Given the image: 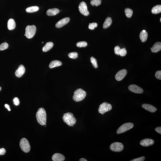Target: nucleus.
Listing matches in <instances>:
<instances>
[{
	"instance_id": "obj_1",
	"label": "nucleus",
	"mask_w": 161,
	"mask_h": 161,
	"mask_svg": "<svg viewBox=\"0 0 161 161\" xmlns=\"http://www.w3.org/2000/svg\"><path fill=\"white\" fill-rule=\"evenodd\" d=\"M38 122L42 126L46 125L47 121V115L46 111L43 108H39L36 115Z\"/></svg>"
},
{
	"instance_id": "obj_2",
	"label": "nucleus",
	"mask_w": 161,
	"mask_h": 161,
	"mask_svg": "<svg viewBox=\"0 0 161 161\" xmlns=\"http://www.w3.org/2000/svg\"><path fill=\"white\" fill-rule=\"evenodd\" d=\"M63 119L64 122L70 126H73L76 122V120L73 114L71 113H64Z\"/></svg>"
},
{
	"instance_id": "obj_3",
	"label": "nucleus",
	"mask_w": 161,
	"mask_h": 161,
	"mask_svg": "<svg viewBox=\"0 0 161 161\" xmlns=\"http://www.w3.org/2000/svg\"><path fill=\"white\" fill-rule=\"evenodd\" d=\"M86 95V92L83 89L79 88L74 92L72 98L76 102H79L83 100Z\"/></svg>"
},
{
	"instance_id": "obj_4",
	"label": "nucleus",
	"mask_w": 161,
	"mask_h": 161,
	"mask_svg": "<svg viewBox=\"0 0 161 161\" xmlns=\"http://www.w3.org/2000/svg\"><path fill=\"white\" fill-rule=\"evenodd\" d=\"M19 145L22 151L26 153H28L31 149L29 143L27 139L22 138L20 142Z\"/></svg>"
},
{
	"instance_id": "obj_5",
	"label": "nucleus",
	"mask_w": 161,
	"mask_h": 161,
	"mask_svg": "<svg viewBox=\"0 0 161 161\" xmlns=\"http://www.w3.org/2000/svg\"><path fill=\"white\" fill-rule=\"evenodd\" d=\"M134 124L132 123H126L122 125L117 131V134L123 133L130 130L134 127Z\"/></svg>"
},
{
	"instance_id": "obj_6",
	"label": "nucleus",
	"mask_w": 161,
	"mask_h": 161,
	"mask_svg": "<svg viewBox=\"0 0 161 161\" xmlns=\"http://www.w3.org/2000/svg\"><path fill=\"white\" fill-rule=\"evenodd\" d=\"M36 27L34 25L28 26L26 29V35L27 38L31 39L33 37L36 32Z\"/></svg>"
},
{
	"instance_id": "obj_7",
	"label": "nucleus",
	"mask_w": 161,
	"mask_h": 161,
	"mask_svg": "<svg viewBox=\"0 0 161 161\" xmlns=\"http://www.w3.org/2000/svg\"><path fill=\"white\" fill-rule=\"evenodd\" d=\"M112 109L111 105L108 103L105 102L100 105L98 111L100 113L104 115L106 112L111 110Z\"/></svg>"
},
{
	"instance_id": "obj_8",
	"label": "nucleus",
	"mask_w": 161,
	"mask_h": 161,
	"mask_svg": "<svg viewBox=\"0 0 161 161\" xmlns=\"http://www.w3.org/2000/svg\"><path fill=\"white\" fill-rule=\"evenodd\" d=\"M109 148L112 151L120 152L123 150L124 146L123 144L121 143L116 142L112 143Z\"/></svg>"
},
{
	"instance_id": "obj_9",
	"label": "nucleus",
	"mask_w": 161,
	"mask_h": 161,
	"mask_svg": "<svg viewBox=\"0 0 161 161\" xmlns=\"http://www.w3.org/2000/svg\"><path fill=\"white\" fill-rule=\"evenodd\" d=\"M79 11L84 16H88L89 13L88 10V8L85 2H82L80 4L79 7Z\"/></svg>"
},
{
	"instance_id": "obj_10",
	"label": "nucleus",
	"mask_w": 161,
	"mask_h": 161,
	"mask_svg": "<svg viewBox=\"0 0 161 161\" xmlns=\"http://www.w3.org/2000/svg\"><path fill=\"white\" fill-rule=\"evenodd\" d=\"M127 74V71L125 69L121 70L117 72L115 79L117 81H120L123 80Z\"/></svg>"
},
{
	"instance_id": "obj_11",
	"label": "nucleus",
	"mask_w": 161,
	"mask_h": 161,
	"mask_svg": "<svg viewBox=\"0 0 161 161\" xmlns=\"http://www.w3.org/2000/svg\"><path fill=\"white\" fill-rule=\"evenodd\" d=\"M128 89L134 93L141 94L143 92V89L142 88L134 84H132L129 86Z\"/></svg>"
},
{
	"instance_id": "obj_12",
	"label": "nucleus",
	"mask_w": 161,
	"mask_h": 161,
	"mask_svg": "<svg viewBox=\"0 0 161 161\" xmlns=\"http://www.w3.org/2000/svg\"><path fill=\"white\" fill-rule=\"evenodd\" d=\"M154 141L153 140L150 138H145L141 141L140 144L143 146H149L154 144Z\"/></svg>"
},
{
	"instance_id": "obj_13",
	"label": "nucleus",
	"mask_w": 161,
	"mask_h": 161,
	"mask_svg": "<svg viewBox=\"0 0 161 161\" xmlns=\"http://www.w3.org/2000/svg\"><path fill=\"white\" fill-rule=\"evenodd\" d=\"M70 19L69 18H66L61 20L58 22L56 25V27L57 28H60L68 24L70 21Z\"/></svg>"
},
{
	"instance_id": "obj_14",
	"label": "nucleus",
	"mask_w": 161,
	"mask_h": 161,
	"mask_svg": "<svg viewBox=\"0 0 161 161\" xmlns=\"http://www.w3.org/2000/svg\"><path fill=\"white\" fill-rule=\"evenodd\" d=\"M25 68L23 65H20L19 66L18 69L16 71L15 75L17 77L20 78L22 77L25 73Z\"/></svg>"
},
{
	"instance_id": "obj_15",
	"label": "nucleus",
	"mask_w": 161,
	"mask_h": 161,
	"mask_svg": "<svg viewBox=\"0 0 161 161\" xmlns=\"http://www.w3.org/2000/svg\"><path fill=\"white\" fill-rule=\"evenodd\" d=\"M142 107L146 110L151 113H154L156 111L157 109L153 105L148 104H143L142 106Z\"/></svg>"
},
{
	"instance_id": "obj_16",
	"label": "nucleus",
	"mask_w": 161,
	"mask_h": 161,
	"mask_svg": "<svg viewBox=\"0 0 161 161\" xmlns=\"http://www.w3.org/2000/svg\"><path fill=\"white\" fill-rule=\"evenodd\" d=\"M52 159L54 161H63L64 160L65 158L62 154L56 153L53 155Z\"/></svg>"
},
{
	"instance_id": "obj_17",
	"label": "nucleus",
	"mask_w": 161,
	"mask_h": 161,
	"mask_svg": "<svg viewBox=\"0 0 161 161\" xmlns=\"http://www.w3.org/2000/svg\"><path fill=\"white\" fill-rule=\"evenodd\" d=\"M152 52L156 53L161 50V43L160 42H156L153 46L152 47L150 48Z\"/></svg>"
},
{
	"instance_id": "obj_18",
	"label": "nucleus",
	"mask_w": 161,
	"mask_h": 161,
	"mask_svg": "<svg viewBox=\"0 0 161 161\" xmlns=\"http://www.w3.org/2000/svg\"><path fill=\"white\" fill-rule=\"evenodd\" d=\"M59 10L57 8L50 9L47 10V14L49 16H53L56 15L59 13Z\"/></svg>"
},
{
	"instance_id": "obj_19",
	"label": "nucleus",
	"mask_w": 161,
	"mask_h": 161,
	"mask_svg": "<svg viewBox=\"0 0 161 161\" xmlns=\"http://www.w3.org/2000/svg\"><path fill=\"white\" fill-rule=\"evenodd\" d=\"M16 26V23L14 19H10L8 22V28L10 30H14Z\"/></svg>"
},
{
	"instance_id": "obj_20",
	"label": "nucleus",
	"mask_w": 161,
	"mask_h": 161,
	"mask_svg": "<svg viewBox=\"0 0 161 161\" xmlns=\"http://www.w3.org/2000/svg\"><path fill=\"white\" fill-rule=\"evenodd\" d=\"M62 62L58 60L53 61L50 63L49 67L50 68H53L55 67L59 66L62 65Z\"/></svg>"
},
{
	"instance_id": "obj_21",
	"label": "nucleus",
	"mask_w": 161,
	"mask_h": 161,
	"mask_svg": "<svg viewBox=\"0 0 161 161\" xmlns=\"http://www.w3.org/2000/svg\"><path fill=\"white\" fill-rule=\"evenodd\" d=\"M54 46V43L52 42H48L44 47H43V52H46L52 48Z\"/></svg>"
},
{
	"instance_id": "obj_22",
	"label": "nucleus",
	"mask_w": 161,
	"mask_h": 161,
	"mask_svg": "<svg viewBox=\"0 0 161 161\" xmlns=\"http://www.w3.org/2000/svg\"><path fill=\"white\" fill-rule=\"evenodd\" d=\"M112 22V20L111 18L110 17H107L104 22L103 25V27L105 29L108 28L111 25Z\"/></svg>"
},
{
	"instance_id": "obj_23",
	"label": "nucleus",
	"mask_w": 161,
	"mask_h": 161,
	"mask_svg": "<svg viewBox=\"0 0 161 161\" xmlns=\"http://www.w3.org/2000/svg\"><path fill=\"white\" fill-rule=\"evenodd\" d=\"M148 36V34L146 32H143L142 31L140 34V38L142 42H145L147 40Z\"/></svg>"
},
{
	"instance_id": "obj_24",
	"label": "nucleus",
	"mask_w": 161,
	"mask_h": 161,
	"mask_svg": "<svg viewBox=\"0 0 161 161\" xmlns=\"http://www.w3.org/2000/svg\"><path fill=\"white\" fill-rule=\"evenodd\" d=\"M161 12V6L157 5L154 7L152 10V12L153 14H157Z\"/></svg>"
},
{
	"instance_id": "obj_25",
	"label": "nucleus",
	"mask_w": 161,
	"mask_h": 161,
	"mask_svg": "<svg viewBox=\"0 0 161 161\" xmlns=\"http://www.w3.org/2000/svg\"><path fill=\"white\" fill-rule=\"evenodd\" d=\"M39 8L37 6H34L28 7L26 9V11L27 13H34L37 11L39 10Z\"/></svg>"
},
{
	"instance_id": "obj_26",
	"label": "nucleus",
	"mask_w": 161,
	"mask_h": 161,
	"mask_svg": "<svg viewBox=\"0 0 161 161\" xmlns=\"http://www.w3.org/2000/svg\"><path fill=\"white\" fill-rule=\"evenodd\" d=\"M125 14L128 18H130L133 14V10L129 8H126L125 10Z\"/></svg>"
},
{
	"instance_id": "obj_27",
	"label": "nucleus",
	"mask_w": 161,
	"mask_h": 161,
	"mask_svg": "<svg viewBox=\"0 0 161 161\" xmlns=\"http://www.w3.org/2000/svg\"><path fill=\"white\" fill-rule=\"evenodd\" d=\"M101 0H92L90 4L92 6H98L101 4Z\"/></svg>"
},
{
	"instance_id": "obj_28",
	"label": "nucleus",
	"mask_w": 161,
	"mask_h": 161,
	"mask_svg": "<svg viewBox=\"0 0 161 161\" xmlns=\"http://www.w3.org/2000/svg\"><path fill=\"white\" fill-rule=\"evenodd\" d=\"M90 61L91 63L93 64V65L95 68H98L97 60L95 58L93 57H91L90 58Z\"/></svg>"
},
{
	"instance_id": "obj_29",
	"label": "nucleus",
	"mask_w": 161,
	"mask_h": 161,
	"mask_svg": "<svg viewBox=\"0 0 161 161\" xmlns=\"http://www.w3.org/2000/svg\"><path fill=\"white\" fill-rule=\"evenodd\" d=\"M88 45V43L85 41L78 42L76 44V46L79 47H85Z\"/></svg>"
},
{
	"instance_id": "obj_30",
	"label": "nucleus",
	"mask_w": 161,
	"mask_h": 161,
	"mask_svg": "<svg viewBox=\"0 0 161 161\" xmlns=\"http://www.w3.org/2000/svg\"><path fill=\"white\" fill-rule=\"evenodd\" d=\"M68 56L71 59H76L78 57V54L76 52L70 53L68 54Z\"/></svg>"
},
{
	"instance_id": "obj_31",
	"label": "nucleus",
	"mask_w": 161,
	"mask_h": 161,
	"mask_svg": "<svg viewBox=\"0 0 161 161\" xmlns=\"http://www.w3.org/2000/svg\"><path fill=\"white\" fill-rule=\"evenodd\" d=\"M9 47V45L7 43H4L0 45V51H3L6 50Z\"/></svg>"
},
{
	"instance_id": "obj_32",
	"label": "nucleus",
	"mask_w": 161,
	"mask_h": 161,
	"mask_svg": "<svg viewBox=\"0 0 161 161\" xmlns=\"http://www.w3.org/2000/svg\"><path fill=\"white\" fill-rule=\"evenodd\" d=\"M98 26V24L95 22H93L92 23H89V25L88 26V28L89 29L93 30L95 28L97 27Z\"/></svg>"
},
{
	"instance_id": "obj_33",
	"label": "nucleus",
	"mask_w": 161,
	"mask_h": 161,
	"mask_svg": "<svg viewBox=\"0 0 161 161\" xmlns=\"http://www.w3.org/2000/svg\"><path fill=\"white\" fill-rule=\"evenodd\" d=\"M126 54H127V51H126V48H124L121 49L120 52V55L121 56H126Z\"/></svg>"
},
{
	"instance_id": "obj_34",
	"label": "nucleus",
	"mask_w": 161,
	"mask_h": 161,
	"mask_svg": "<svg viewBox=\"0 0 161 161\" xmlns=\"http://www.w3.org/2000/svg\"><path fill=\"white\" fill-rule=\"evenodd\" d=\"M121 49L119 46H116L114 48V52L116 54L119 55Z\"/></svg>"
},
{
	"instance_id": "obj_35",
	"label": "nucleus",
	"mask_w": 161,
	"mask_h": 161,
	"mask_svg": "<svg viewBox=\"0 0 161 161\" xmlns=\"http://www.w3.org/2000/svg\"><path fill=\"white\" fill-rule=\"evenodd\" d=\"M155 76V77L157 79H158V80H161V71H157V72H156Z\"/></svg>"
},
{
	"instance_id": "obj_36",
	"label": "nucleus",
	"mask_w": 161,
	"mask_h": 161,
	"mask_svg": "<svg viewBox=\"0 0 161 161\" xmlns=\"http://www.w3.org/2000/svg\"><path fill=\"white\" fill-rule=\"evenodd\" d=\"M145 159V158L144 156H142L141 157L135 158L134 159L130 161H143Z\"/></svg>"
},
{
	"instance_id": "obj_37",
	"label": "nucleus",
	"mask_w": 161,
	"mask_h": 161,
	"mask_svg": "<svg viewBox=\"0 0 161 161\" xmlns=\"http://www.w3.org/2000/svg\"><path fill=\"white\" fill-rule=\"evenodd\" d=\"M13 102L14 105L16 106H18L19 105L20 101L19 98L17 97H15L13 99Z\"/></svg>"
},
{
	"instance_id": "obj_38",
	"label": "nucleus",
	"mask_w": 161,
	"mask_h": 161,
	"mask_svg": "<svg viewBox=\"0 0 161 161\" xmlns=\"http://www.w3.org/2000/svg\"><path fill=\"white\" fill-rule=\"evenodd\" d=\"M6 152V150L4 148L0 149V155H4Z\"/></svg>"
},
{
	"instance_id": "obj_39",
	"label": "nucleus",
	"mask_w": 161,
	"mask_h": 161,
	"mask_svg": "<svg viewBox=\"0 0 161 161\" xmlns=\"http://www.w3.org/2000/svg\"><path fill=\"white\" fill-rule=\"evenodd\" d=\"M156 131L159 134H161V127L159 126L156 128L155 129Z\"/></svg>"
},
{
	"instance_id": "obj_40",
	"label": "nucleus",
	"mask_w": 161,
	"mask_h": 161,
	"mask_svg": "<svg viewBox=\"0 0 161 161\" xmlns=\"http://www.w3.org/2000/svg\"><path fill=\"white\" fill-rule=\"evenodd\" d=\"M5 107L6 108H7L8 109V110L9 111H10V109L9 107V106L8 105H7V104H5Z\"/></svg>"
},
{
	"instance_id": "obj_41",
	"label": "nucleus",
	"mask_w": 161,
	"mask_h": 161,
	"mask_svg": "<svg viewBox=\"0 0 161 161\" xmlns=\"http://www.w3.org/2000/svg\"><path fill=\"white\" fill-rule=\"evenodd\" d=\"M80 161H87V160L86 159H85V158H81V159H80Z\"/></svg>"
},
{
	"instance_id": "obj_42",
	"label": "nucleus",
	"mask_w": 161,
	"mask_h": 161,
	"mask_svg": "<svg viewBox=\"0 0 161 161\" xmlns=\"http://www.w3.org/2000/svg\"><path fill=\"white\" fill-rule=\"evenodd\" d=\"M142 31L143 32H145L146 31L145 30H143V31Z\"/></svg>"
},
{
	"instance_id": "obj_43",
	"label": "nucleus",
	"mask_w": 161,
	"mask_h": 161,
	"mask_svg": "<svg viewBox=\"0 0 161 161\" xmlns=\"http://www.w3.org/2000/svg\"><path fill=\"white\" fill-rule=\"evenodd\" d=\"M1 89H2V88H1V87H0V91L1 90Z\"/></svg>"
},
{
	"instance_id": "obj_44",
	"label": "nucleus",
	"mask_w": 161,
	"mask_h": 161,
	"mask_svg": "<svg viewBox=\"0 0 161 161\" xmlns=\"http://www.w3.org/2000/svg\"><path fill=\"white\" fill-rule=\"evenodd\" d=\"M160 22H161V18H160Z\"/></svg>"
},
{
	"instance_id": "obj_45",
	"label": "nucleus",
	"mask_w": 161,
	"mask_h": 161,
	"mask_svg": "<svg viewBox=\"0 0 161 161\" xmlns=\"http://www.w3.org/2000/svg\"><path fill=\"white\" fill-rule=\"evenodd\" d=\"M24 35L25 36H26V34H25V35Z\"/></svg>"
}]
</instances>
